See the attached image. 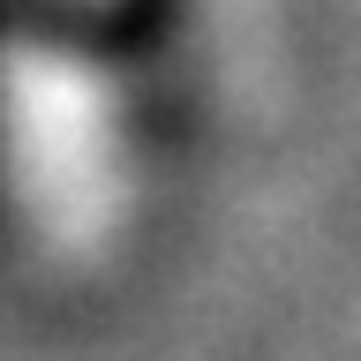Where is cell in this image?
<instances>
[{
  "mask_svg": "<svg viewBox=\"0 0 361 361\" xmlns=\"http://www.w3.org/2000/svg\"><path fill=\"white\" fill-rule=\"evenodd\" d=\"M0 196L45 264L106 256L128 219V90L106 30L121 8L0 0Z\"/></svg>",
  "mask_w": 361,
  "mask_h": 361,
  "instance_id": "6da1fadb",
  "label": "cell"
}]
</instances>
